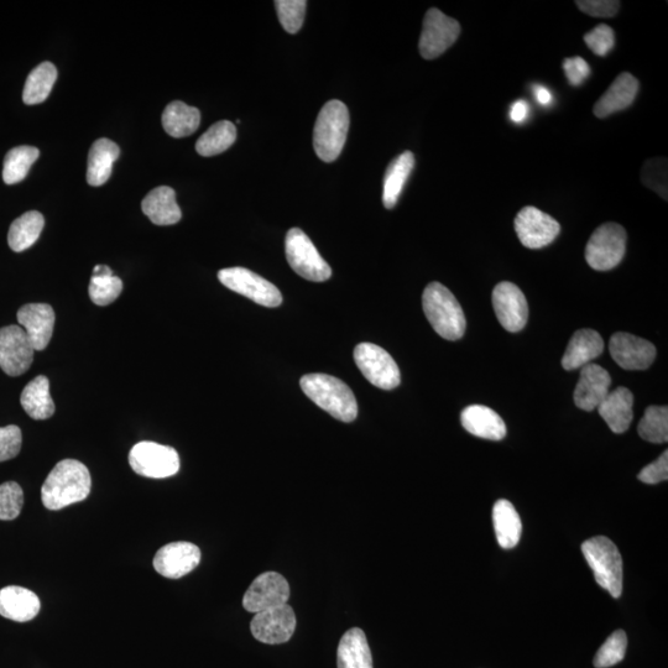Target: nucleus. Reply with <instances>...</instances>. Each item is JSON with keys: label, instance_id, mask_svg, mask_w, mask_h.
<instances>
[{"label": "nucleus", "instance_id": "nucleus-1", "mask_svg": "<svg viewBox=\"0 0 668 668\" xmlns=\"http://www.w3.org/2000/svg\"><path fill=\"white\" fill-rule=\"evenodd\" d=\"M91 488V474L85 464L65 459L57 463L46 478L41 500L46 509L57 511L87 499Z\"/></svg>", "mask_w": 668, "mask_h": 668}, {"label": "nucleus", "instance_id": "nucleus-2", "mask_svg": "<svg viewBox=\"0 0 668 668\" xmlns=\"http://www.w3.org/2000/svg\"><path fill=\"white\" fill-rule=\"evenodd\" d=\"M300 385L307 398L334 419L342 422H352L357 419L356 396L342 380L327 374H307L302 377Z\"/></svg>", "mask_w": 668, "mask_h": 668}, {"label": "nucleus", "instance_id": "nucleus-3", "mask_svg": "<svg viewBox=\"0 0 668 668\" xmlns=\"http://www.w3.org/2000/svg\"><path fill=\"white\" fill-rule=\"evenodd\" d=\"M422 307L433 330L447 341H458L466 333V316L446 286L431 283L422 295Z\"/></svg>", "mask_w": 668, "mask_h": 668}, {"label": "nucleus", "instance_id": "nucleus-4", "mask_svg": "<svg viewBox=\"0 0 668 668\" xmlns=\"http://www.w3.org/2000/svg\"><path fill=\"white\" fill-rule=\"evenodd\" d=\"M349 129V112L341 101H330L322 107L313 129V148L318 158L332 163L341 155Z\"/></svg>", "mask_w": 668, "mask_h": 668}, {"label": "nucleus", "instance_id": "nucleus-5", "mask_svg": "<svg viewBox=\"0 0 668 668\" xmlns=\"http://www.w3.org/2000/svg\"><path fill=\"white\" fill-rule=\"evenodd\" d=\"M582 552L600 587L619 598L623 592V558L608 537L597 536L583 542Z\"/></svg>", "mask_w": 668, "mask_h": 668}, {"label": "nucleus", "instance_id": "nucleus-6", "mask_svg": "<svg viewBox=\"0 0 668 668\" xmlns=\"http://www.w3.org/2000/svg\"><path fill=\"white\" fill-rule=\"evenodd\" d=\"M287 262L292 270L313 283H323L331 278V266L321 257L315 244L299 228L290 229L285 240Z\"/></svg>", "mask_w": 668, "mask_h": 668}, {"label": "nucleus", "instance_id": "nucleus-7", "mask_svg": "<svg viewBox=\"0 0 668 668\" xmlns=\"http://www.w3.org/2000/svg\"><path fill=\"white\" fill-rule=\"evenodd\" d=\"M626 252V232L618 223H604L588 240L586 259L597 271H608L621 263Z\"/></svg>", "mask_w": 668, "mask_h": 668}, {"label": "nucleus", "instance_id": "nucleus-8", "mask_svg": "<svg viewBox=\"0 0 668 668\" xmlns=\"http://www.w3.org/2000/svg\"><path fill=\"white\" fill-rule=\"evenodd\" d=\"M129 464L139 476L163 479L175 476L180 469L179 453L155 442H139L129 453Z\"/></svg>", "mask_w": 668, "mask_h": 668}, {"label": "nucleus", "instance_id": "nucleus-9", "mask_svg": "<svg viewBox=\"0 0 668 668\" xmlns=\"http://www.w3.org/2000/svg\"><path fill=\"white\" fill-rule=\"evenodd\" d=\"M354 360L364 378L377 388L393 390L400 385L401 375L398 364L385 349L377 344H358L354 349Z\"/></svg>", "mask_w": 668, "mask_h": 668}, {"label": "nucleus", "instance_id": "nucleus-10", "mask_svg": "<svg viewBox=\"0 0 668 668\" xmlns=\"http://www.w3.org/2000/svg\"><path fill=\"white\" fill-rule=\"evenodd\" d=\"M218 279L229 290L248 297L260 306L278 307L283 302V295L278 287L248 269H223L219 271Z\"/></svg>", "mask_w": 668, "mask_h": 668}, {"label": "nucleus", "instance_id": "nucleus-11", "mask_svg": "<svg viewBox=\"0 0 668 668\" xmlns=\"http://www.w3.org/2000/svg\"><path fill=\"white\" fill-rule=\"evenodd\" d=\"M461 35V25L456 19L447 17L440 9L431 8L426 13L420 38V54L433 60L446 52Z\"/></svg>", "mask_w": 668, "mask_h": 668}, {"label": "nucleus", "instance_id": "nucleus-12", "mask_svg": "<svg viewBox=\"0 0 668 668\" xmlns=\"http://www.w3.org/2000/svg\"><path fill=\"white\" fill-rule=\"evenodd\" d=\"M35 349L20 326L0 328V368L9 377H19L33 364Z\"/></svg>", "mask_w": 668, "mask_h": 668}, {"label": "nucleus", "instance_id": "nucleus-13", "mask_svg": "<svg viewBox=\"0 0 668 668\" xmlns=\"http://www.w3.org/2000/svg\"><path fill=\"white\" fill-rule=\"evenodd\" d=\"M515 232L521 244L529 249H541L550 245L561 232L560 223L539 208L527 206L514 221Z\"/></svg>", "mask_w": 668, "mask_h": 668}, {"label": "nucleus", "instance_id": "nucleus-14", "mask_svg": "<svg viewBox=\"0 0 668 668\" xmlns=\"http://www.w3.org/2000/svg\"><path fill=\"white\" fill-rule=\"evenodd\" d=\"M290 586L285 577L276 572H265L255 578L243 598L247 612L258 614L264 610L287 604Z\"/></svg>", "mask_w": 668, "mask_h": 668}, {"label": "nucleus", "instance_id": "nucleus-15", "mask_svg": "<svg viewBox=\"0 0 668 668\" xmlns=\"http://www.w3.org/2000/svg\"><path fill=\"white\" fill-rule=\"evenodd\" d=\"M296 629V615L289 604L255 614L250 630L255 639L268 645L285 644Z\"/></svg>", "mask_w": 668, "mask_h": 668}, {"label": "nucleus", "instance_id": "nucleus-16", "mask_svg": "<svg viewBox=\"0 0 668 668\" xmlns=\"http://www.w3.org/2000/svg\"><path fill=\"white\" fill-rule=\"evenodd\" d=\"M493 307L500 325L511 333L520 332L529 318V306L523 291L509 281L495 286Z\"/></svg>", "mask_w": 668, "mask_h": 668}, {"label": "nucleus", "instance_id": "nucleus-17", "mask_svg": "<svg viewBox=\"0 0 668 668\" xmlns=\"http://www.w3.org/2000/svg\"><path fill=\"white\" fill-rule=\"evenodd\" d=\"M610 356L625 370H645L656 358L654 344L634 334L618 332L610 338Z\"/></svg>", "mask_w": 668, "mask_h": 668}, {"label": "nucleus", "instance_id": "nucleus-18", "mask_svg": "<svg viewBox=\"0 0 668 668\" xmlns=\"http://www.w3.org/2000/svg\"><path fill=\"white\" fill-rule=\"evenodd\" d=\"M201 550L191 542H172L161 547L154 558V568L161 576L179 579L200 565Z\"/></svg>", "mask_w": 668, "mask_h": 668}, {"label": "nucleus", "instance_id": "nucleus-19", "mask_svg": "<svg viewBox=\"0 0 668 668\" xmlns=\"http://www.w3.org/2000/svg\"><path fill=\"white\" fill-rule=\"evenodd\" d=\"M610 385H612V378L607 370L594 363L584 365L576 390H574V404L584 411L597 410L607 398Z\"/></svg>", "mask_w": 668, "mask_h": 668}, {"label": "nucleus", "instance_id": "nucleus-20", "mask_svg": "<svg viewBox=\"0 0 668 668\" xmlns=\"http://www.w3.org/2000/svg\"><path fill=\"white\" fill-rule=\"evenodd\" d=\"M18 322L28 334L35 351H44L49 346L55 327V312L50 305L29 304L18 311Z\"/></svg>", "mask_w": 668, "mask_h": 668}, {"label": "nucleus", "instance_id": "nucleus-21", "mask_svg": "<svg viewBox=\"0 0 668 668\" xmlns=\"http://www.w3.org/2000/svg\"><path fill=\"white\" fill-rule=\"evenodd\" d=\"M639 87L638 78L629 72L620 73L609 90L599 98L593 108L594 114H596V117L603 119L612 116L614 113L624 111L634 103L636 96H638Z\"/></svg>", "mask_w": 668, "mask_h": 668}, {"label": "nucleus", "instance_id": "nucleus-22", "mask_svg": "<svg viewBox=\"0 0 668 668\" xmlns=\"http://www.w3.org/2000/svg\"><path fill=\"white\" fill-rule=\"evenodd\" d=\"M40 599L29 589L10 586L0 589V615L3 618L26 623L38 617Z\"/></svg>", "mask_w": 668, "mask_h": 668}, {"label": "nucleus", "instance_id": "nucleus-23", "mask_svg": "<svg viewBox=\"0 0 668 668\" xmlns=\"http://www.w3.org/2000/svg\"><path fill=\"white\" fill-rule=\"evenodd\" d=\"M462 426L473 436L484 440L501 441L506 436L503 419L488 406L471 405L462 411Z\"/></svg>", "mask_w": 668, "mask_h": 668}, {"label": "nucleus", "instance_id": "nucleus-24", "mask_svg": "<svg viewBox=\"0 0 668 668\" xmlns=\"http://www.w3.org/2000/svg\"><path fill=\"white\" fill-rule=\"evenodd\" d=\"M634 395L628 388L609 391L607 398L598 406L599 415L607 422L609 429L614 433H624L629 430L634 419Z\"/></svg>", "mask_w": 668, "mask_h": 668}, {"label": "nucleus", "instance_id": "nucleus-25", "mask_svg": "<svg viewBox=\"0 0 668 668\" xmlns=\"http://www.w3.org/2000/svg\"><path fill=\"white\" fill-rule=\"evenodd\" d=\"M604 352V341L597 331L579 330L573 334L562 358L563 369L576 370L591 364Z\"/></svg>", "mask_w": 668, "mask_h": 668}, {"label": "nucleus", "instance_id": "nucleus-26", "mask_svg": "<svg viewBox=\"0 0 668 668\" xmlns=\"http://www.w3.org/2000/svg\"><path fill=\"white\" fill-rule=\"evenodd\" d=\"M144 215L156 226H172L180 222L181 208L176 202V193L169 186L156 187L142 202Z\"/></svg>", "mask_w": 668, "mask_h": 668}, {"label": "nucleus", "instance_id": "nucleus-27", "mask_svg": "<svg viewBox=\"0 0 668 668\" xmlns=\"http://www.w3.org/2000/svg\"><path fill=\"white\" fill-rule=\"evenodd\" d=\"M120 155L119 146L109 139L93 143L88 155L87 182L91 186H102L111 179L113 165Z\"/></svg>", "mask_w": 668, "mask_h": 668}, {"label": "nucleus", "instance_id": "nucleus-28", "mask_svg": "<svg viewBox=\"0 0 668 668\" xmlns=\"http://www.w3.org/2000/svg\"><path fill=\"white\" fill-rule=\"evenodd\" d=\"M338 668H373L372 651L362 629L353 628L342 636L337 652Z\"/></svg>", "mask_w": 668, "mask_h": 668}, {"label": "nucleus", "instance_id": "nucleus-29", "mask_svg": "<svg viewBox=\"0 0 668 668\" xmlns=\"http://www.w3.org/2000/svg\"><path fill=\"white\" fill-rule=\"evenodd\" d=\"M493 523L500 547L514 549L523 534V523L509 500L500 499L494 504Z\"/></svg>", "mask_w": 668, "mask_h": 668}, {"label": "nucleus", "instance_id": "nucleus-30", "mask_svg": "<svg viewBox=\"0 0 668 668\" xmlns=\"http://www.w3.org/2000/svg\"><path fill=\"white\" fill-rule=\"evenodd\" d=\"M23 409L31 419L48 420L55 414V403L50 395V382L44 375H39L25 386L22 398Z\"/></svg>", "mask_w": 668, "mask_h": 668}, {"label": "nucleus", "instance_id": "nucleus-31", "mask_svg": "<svg viewBox=\"0 0 668 668\" xmlns=\"http://www.w3.org/2000/svg\"><path fill=\"white\" fill-rule=\"evenodd\" d=\"M415 167V156L411 151L398 156L391 161L386 169L383 187V203L385 208L391 210L399 201L401 192H403L407 179H409L412 170Z\"/></svg>", "mask_w": 668, "mask_h": 668}, {"label": "nucleus", "instance_id": "nucleus-32", "mask_svg": "<svg viewBox=\"0 0 668 668\" xmlns=\"http://www.w3.org/2000/svg\"><path fill=\"white\" fill-rule=\"evenodd\" d=\"M201 123V112L184 102H171L163 113L165 132L174 138H185L196 132Z\"/></svg>", "mask_w": 668, "mask_h": 668}, {"label": "nucleus", "instance_id": "nucleus-33", "mask_svg": "<svg viewBox=\"0 0 668 668\" xmlns=\"http://www.w3.org/2000/svg\"><path fill=\"white\" fill-rule=\"evenodd\" d=\"M44 226V216L36 211L26 212L23 216L15 219L8 234L10 249L15 253H22L24 250L33 247L38 242Z\"/></svg>", "mask_w": 668, "mask_h": 668}, {"label": "nucleus", "instance_id": "nucleus-34", "mask_svg": "<svg viewBox=\"0 0 668 668\" xmlns=\"http://www.w3.org/2000/svg\"><path fill=\"white\" fill-rule=\"evenodd\" d=\"M57 80V70L51 62H43L35 67L26 78L23 101L28 106H35L46 101Z\"/></svg>", "mask_w": 668, "mask_h": 668}, {"label": "nucleus", "instance_id": "nucleus-35", "mask_svg": "<svg viewBox=\"0 0 668 668\" xmlns=\"http://www.w3.org/2000/svg\"><path fill=\"white\" fill-rule=\"evenodd\" d=\"M237 139V128L232 122L222 120L213 124L196 143V151L201 156H215L231 148Z\"/></svg>", "mask_w": 668, "mask_h": 668}, {"label": "nucleus", "instance_id": "nucleus-36", "mask_svg": "<svg viewBox=\"0 0 668 668\" xmlns=\"http://www.w3.org/2000/svg\"><path fill=\"white\" fill-rule=\"evenodd\" d=\"M40 151L34 146H17L5 155L3 180L7 185L22 182L28 176L31 166L39 159Z\"/></svg>", "mask_w": 668, "mask_h": 668}, {"label": "nucleus", "instance_id": "nucleus-37", "mask_svg": "<svg viewBox=\"0 0 668 668\" xmlns=\"http://www.w3.org/2000/svg\"><path fill=\"white\" fill-rule=\"evenodd\" d=\"M641 438L651 443H666L668 441V407H647L643 419L638 426Z\"/></svg>", "mask_w": 668, "mask_h": 668}, {"label": "nucleus", "instance_id": "nucleus-38", "mask_svg": "<svg viewBox=\"0 0 668 668\" xmlns=\"http://www.w3.org/2000/svg\"><path fill=\"white\" fill-rule=\"evenodd\" d=\"M626 646H628V638H626L625 631H614L594 657V667L608 668L618 665L619 662L624 660Z\"/></svg>", "mask_w": 668, "mask_h": 668}, {"label": "nucleus", "instance_id": "nucleus-39", "mask_svg": "<svg viewBox=\"0 0 668 668\" xmlns=\"http://www.w3.org/2000/svg\"><path fill=\"white\" fill-rule=\"evenodd\" d=\"M306 7V0H276V12L281 26L287 33H299L304 24Z\"/></svg>", "mask_w": 668, "mask_h": 668}, {"label": "nucleus", "instance_id": "nucleus-40", "mask_svg": "<svg viewBox=\"0 0 668 668\" xmlns=\"http://www.w3.org/2000/svg\"><path fill=\"white\" fill-rule=\"evenodd\" d=\"M90 297L93 304L97 306H108L118 299L123 291V281L117 276H106V278H96L92 276L90 284Z\"/></svg>", "mask_w": 668, "mask_h": 668}, {"label": "nucleus", "instance_id": "nucleus-41", "mask_svg": "<svg viewBox=\"0 0 668 668\" xmlns=\"http://www.w3.org/2000/svg\"><path fill=\"white\" fill-rule=\"evenodd\" d=\"M24 505L22 487L15 482L0 485V520L10 521L18 518Z\"/></svg>", "mask_w": 668, "mask_h": 668}, {"label": "nucleus", "instance_id": "nucleus-42", "mask_svg": "<svg viewBox=\"0 0 668 668\" xmlns=\"http://www.w3.org/2000/svg\"><path fill=\"white\" fill-rule=\"evenodd\" d=\"M644 185L659 193L667 200V160L662 158L647 160L641 174Z\"/></svg>", "mask_w": 668, "mask_h": 668}, {"label": "nucleus", "instance_id": "nucleus-43", "mask_svg": "<svg viewBox=\"0 0 668 668\" xmlns=\"http://www.w3.org/2000/svg\"><path fill=\"white\" fill-rule=\"evenodd\" d=\"M583 40L594 54L604 57L614 48L615 33L609 25L599 24L596 28L584 35Z\"/></svg>", "mask_w": 668, "mask_h": 668}, {"label": "nucleus", "instance_id": "nucleus-44", "mask_svg": "<svg viewBox=\"0 0 668 668\" xmlns=\"http://www.w3.org/2000/svg\"><path fill=\"white\" fill-rule=\"evenodd\" d=\"M23 435L18 426L0 427V462L9 461L22 450Z\"/></svg>", "mask_w": 668, "mask_h": 668}, {"label": "nucleus", "instance_id": "nucleus-45", "mask_svg": "<svg viewBox=\"0 0 668 668\" xmlns=\"http://www.w3.org/2000/svg\"><path fill=\"white\" fill-rule=\"evenodd\" d=\"M577 7L594 18H613L619 13L618 0H577Z\"/></svg>", "mask_w": 668, "mask_h": 668}, {"label": "nucleus", "instance_id": "nucleus-46", "mask_svg": "<svg viewBox=\"0 0 668 668\" xmlns=\"http://www.w3.org/2000/svg\"><path fill=\"white\" fill-rule=\"evenodd\" d=\"M639 480L645 484H657L666 482L668 479V451L661 454L655 462L646 466L639 473Z\"/></svg>", "mask_w": 668, "mask_h": 668}, {"label": "nucleus", "instance_id": "nucleus-47", "mask_svg": "<svg viewBox=\"0 0 668 668\" xmlns=\"http://www.w3.org/2000/svg\"><path fill=\"white\" fill-rule=\"evenodd\" d=\"M563 70H565L568 82L574 87L581 86L591 75V69H589L587 61L578 56L563 61Z\"/></svg>", "mask_w": 668, "mask_h": 668}, {"label": "nucleus", "instance_id": "nucleus-48", "mask_svg": "<svg viewBox=\"0 0 668 668\" xmlns=\"http://www.w3.org/2000/svg\"><path fill=\"white\" fill-rule=\"evenodd\" d=\"M529 116V104L525 101H516L510 109V118L516 124L524 123Z\"/></svg>", "mask_w": 668, "mask_h": 668}, {"label": "nucleus", "instance_id": "nucleus-49", "mask_svg": "<svg viewBox=\"0 0 668 668\" xmlns=\"http://www.w3.org/2000/svg\"><path fill=\"white\" fill-rule=\"evenodd\" d=\"M534 91L537 102H539L541 106H549V104L552 103L551 92L547 90L545 86L537 85L534 87Z\"/></svg>", "mask_w": 668, "mask_h": 668}, {"label": "nucleus", "instance_id": "nucleus-50", "mask_svg": "<svg viewBox=\"0 0 668 668\" xmlns=\"http://www.w3.org/2000/svg\"><path fill=\"white\" fill-rule=\"evenodd\" d=\"M113 271L109 266L107 265H97L95 269H93V275L96 276V278H106V276H112Z\"/></svg>", "mask_w": 668, "mask_h": 668}]
</instances>
